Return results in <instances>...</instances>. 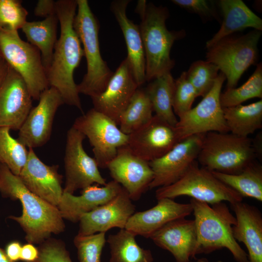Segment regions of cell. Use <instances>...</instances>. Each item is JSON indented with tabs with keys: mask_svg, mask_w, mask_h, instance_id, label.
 <instances>
[{
	"mask_svg": "<svg viewBox=\"0 0 262 262\" xmlns=\"http://www.w3.org/2000/svg\"><path fill=\"white\" fill-rule=\"evenodd\" d=\"M77 9L76 0L56 1V15L61 32L47 76L49 87L59 92L64 104L82 111L77 84L73 77L75 69L84 56L81 42L73 27Z\"/></svg>",
	"mask_w": 262,
	"mask_h": 262,
	"instance_id": "obj_1",
	"label": "cell"
},
{
	"mask_svg": "<svg viewBox=\"0 0 262 262\" xmlns=\"http://www.w3.org/2000/svg\"><path fill=\"white\" fill-rule=\"evenodd\" d=\"M0 192L4 197L20 201L22 215L9 218L20 225L28 243L40 245L52 234L64 231V219L58 207L32 193L18 176L2 164H0Z\"/></svg>",
	"mask_w": 262,
	"mask_h": 262,
	"instance_id": "obj_2",
	"label": "cell"
},
{
	"mask_svg": "<svg viewBox=\"0 0 262 262\" xmlns=\"http://www.w3.org/2000/svg\"><path fill=\"white\" fill-rule=\"evenodd\" d=\"M135 11L140 16L139 25L145 56L146 81L171 72L175 61L170 57L174 42L185 36L183 30L169 31L166 26L169 12L166 7L146 0L138 1Z\"/></svg>",
	"mask_w": 262,
	"mask_h": 262,
	"instance_id": "obj_3",
	"label": "cell"
},
{
	"mask_svg": "<svg viewBox=\"0 0 262 262\" xmlns=\"http://www.w3.org/2000/svg\"><path fill=\"white\" fill-rule=\"evenodd\" d=\"M196 232L195 255L226 248L237 262H249L248 256L234 239L236 218L221 202L210 205L191 198Z\"/></svg>",
	"mask_w": 262,
	"mask_h": 262,
	"instance_id": "obj_4",
	"label": "cell"
},
{
	"mask_svg": "<svg viewBox=\"0 0 262 262\" xmlns=\"http://www.w3.org/2000/svg\"><path fill=\"white\" fill-rule=\"evenodd\" d=\"M77 12L73 27L83 46L87 71L82 82L77 84L79 94L90 97L102 92L113 74L102 59L99 49V25L87 0H76Z\"/></svg>",
	"mask_w": 262,
	"mask_h": 262,
	"instance_id": "obj_5",
	"label": "cell"
},
{
	"mask_svg": "<svg viewBox=\"0 0 262 262\" xmlns=\"http://www.w3.org/2000/svg\"><path fill=\"white\" fill-rule=\"evenodd\" d=\"M257 155L248 137L213 131L205 134L197 159L210 171L236 174L253 162Z\"/></svg>",
	"mask_w": 262,
	"mask_h": 262,
	"instance_id": "obj_6",
	"label": "cell"
},
{
	"mask_svg": "<svg viewBox=\"0 0 262 262\" xmlns=\"http://www.w3.org/2000/svg\"><path fill=\"white\" fill-rule=\"evenodd\" d=\"M0 54L23 79L33 99L38 100L49 87L38 49L23 40L17 31L0 29Z\"/></svg>",
	"mask_w": 262,
	"mask_h": 262,
	"instance_id": "obj_7",
	"label": "cell"
},
{
	"mask_svg": "<svg viewBox=\"0 0 262 262\" xmlns=\"http://www.w3.org/2000/svg\"><path fill=\"white\" fill-rule=\"evenodd\" d=\"M262 31L226 36L207 49L206 61L216 65L226 77L227 88H234L243 73L256 63Z\"/></svg>",
	"mask_w": 262,
	"mask_h": 262,
	"instance_id": "obj_8",
	"label": "cell"
},
{
	"mask_svg": "<svg viewBox=\"0 0 262 262\" xmlns=\"http://www.w3.org/2000/svg\"><path fill=\"white\" fill-rule=\"evenodd\" d=\"M181 196L210 205L224 201L232 205L243 200L239 194L217 179L211 171L199 167L196 161L178 181L158 188L155 192L157 200L173 199Z\"/></svg>",
	"mask_w": 262,
	"mask_h": 262,
	"instance_id": "obj_9",
	"label": "cell"
},
{
	"mask_svg": "<svg viewBox=\"0 0 262 262\" xmlns=\"http://www.w3.org/2000/svg\"><path fill=\"white\" fill-rule=\"evenodd\" d=\"M72 126L87 137L99 167L107 168L118 149L127 144L129 135L115 121L93 108L77 117Z\"/></svg>",
	"mask_w": 262,
	"mask_h": 262,
	"instance_id": "obj_10",
	"label": "cell"
},
{
	"mask_svg": "<svg viewBox=\"0 0 262 262\" xmlns=\"http://www.w3.org/2000/svg\"><path fill=\"white\" fill-rule=\"evenodd\" d=\"M226 80L220 72L211 90L198 104L179 117L175 127L180 141L196 134L229 132L220 100Z\"/></svg>",
	"mask_w": 262,
	"mask_h": 262,
	"instance_id": "obj_11",
	"label": "cell"
},
{
	"mask_svg": "<svg viewBox=\"0 0 262 262\" xmlns=\"http://www.w3.org/2000/svg\"><path fill=\"white\" fill-rule=\"evenodd\" d=\"M85 138L73 126L67 132L64 156L66 183L63 193L73 194L77 190H82L94 183L103 186L107 183L96 161L83 148Z\"/></svg>",
	"mask_w": 262,
	"mask_h": 262,
	"instance_id": "obj_12",
	"label": "cell"
},
{
	"mask_svg": "<svg viewBox=\"0 0 262 262\" xmlns=\"http://www.w3.org/2000/svg\"><path fill=\"white\" fill-rule=\"evenodd\" d=\"M205 134L188 137L164 156L149 162L153 178L149 189L168 186L180 179L197 158Z\"/></svg>",
	"mask_w": 262,
	"mask_h": 262,
	"instance_id": "obj_13",
	"label": "cell"
},
{
	"mask_svg": "<svg viewBox=\"0 0 262 262\" xmlns=\"http://www.w3.org/2000/svg\"><path fill=\"white\" fill-rule=\"evenodd\" d=\"M38 101L18 130L17 139L29 148L42 147L49 140L55 114L64 104L60 94L52 87L42 92Z\"/></svg>",
	"mask_w": 262,
	"mask_h": 262,
	"instance_id": "obj_14",
	"label": "cell"
},
{
	"mask_svg": "<svg viewBox=\"0 0 262 262\" xmlns=\"http://www.w3.org/2000/svg\"><path fill=\"white\" fill-rule=\"evenodd\" d=\"M179 142L175 127L154 115L146 124L129 135L126 146L149 162L165 155Z\"/></svg>",
	"mask_w": 262,
	"mask_h": 262,
	"instance_id": "obj_15",
	"label": "cell"
},
{
	"mask_svg": "<svg viewBox=\"0 0 262 262\" xmlns=\"http://www.w3.org/2000/svg\"><path fill=\"white\" fill-rule=\"evenodd\" d=\"M113 180L128 192L131 200H138L148 189L153 178L149 162L134 154L126 146L107 166Z\"/></svg>",
	"mask_w": 262,
	"mask_h": 262,
	"instance_id": "obj_16",
	"label": "cell"
},
{
	"mask_svg": "<svg viewBox=\"0 0 262 262\" xmlns=\"http://www.w3.org/2000/svg\"><path fill=\"white\" fill-rule=\"evenodd\" d=\"M32 99L23 79L9 66L0 84V127L18 131L32 108Z\"/></svg>",
	"mask_w": 262,
	"mask_h": 262,
	"instance_id": "obj_17",
	"label": "cell"
},
{
	"mask_svg": "<svg viewBox=\"0 0 262 262\" xmlns=\"http://www.w3.org/2000/svg\"><path fill=\"white\" fill-rule=\"evenodd\" d=\"M138 88L126 58L113 73L105 90L91 97L93 108L109 117L118 125L121 114Z\"/></svg>",
	"mask_w": 262,
	"mask_h": 262,
	"instance_id": "obj_18",
	"label": "cell"
},
{
	"mask_svg": "<svg viewBox=\"0 0 262 262\" xmlns=\"http://www.w3.org/2000/svg\"><path fill=\"white\" fill-rule=\"evenodd\" d=\"M135 211V205L122 187L110 201L81 216L78 234L88 235L106 232L114 228L124 229Z\"/></svg>",
	"mask_w": 262,
	"mask_h": 262,
	"instance_id": "obj_19",
	"label": "cell"
},
{
	"mask_svg": "<svg viewBox=\"0 0 262 262\" xmlns=\"http://www.w3.org/2000/svg\"><path fill=\"white\" fill-rule=\"evenodd\" d=\"M58 167L44 164L29 148L27 161L18 177L32 193L57 207L64 192Z\"/></svg>",
	"mask_w": 262,
	"mask_h": 262,
	"instance_id": "obj_20",
	"label": "cell"
},
{
	"mask_svg": "<svg viewBox=\"0 0 262 262\" xmlns=\"http://www.w3.org/2000/svg\"><path fill=\"white\" fill-rule=\"evenodd\" d=\"M191 203H180L173 199L158 200L153 207L134 213L129 219L125 229L136 236L149 238L154 232L174 220L184 218L193 213Z\"/></svg>",
	"mask_w": 262,
	"mask_h": 262,
	"instance_id": "obj_21",
	"label": "cell"
},
{
	"mask_svg": "<svg viewBox=\"0 0 262 262\" xmlns=\"http://www.w3.org/2000/svg\"><path fill=\"white\" fill-rule=\"evenodd\" d=\"M156 245L170 252L177 262H190L195 256L196 232L194 220L185 217L169 222L150 237Z\"/></svg>",
	"mask_w": 262,
	"mask_h": 262,
	"instance_id": "obj_22",
	"label": "cell"
},
{
	"mask_svg": "<svg viewBox=\"0 0 262 262\" xmlns=\"http://www.w3.org/2000/svg\"><path fill=\"white\" fill-rule=\"evenodd\" d=\"M98 185V184H97ZM92 185L82 190L79 196L63 193L57 206L63 219L79 222L81 216L114 198L122 186L113 180L102 187Z\"/></svg>",
	"mask_w": 262,
	"mask_h": 262,
	"instance_id": "obj_23",
	"label": "cell"
},
{
	"mask_svg": "<svg viewBox=\"0 0 262 262\" xmlns=\"http://www.w3.org/2000/svg\"><path fill=\"white\" fill-rule=\"evenodd\" d=\"M236 223L232 233L236 241L242 242L248 252L249 262H262V216L255 206L242 201L231 205Z\"/></svg>",
	"mask_w": 262,
	"mask_h": 262,
	"instance_id": "obj_24",
	"label": "cell"
},
{
	"mask_svg": "<svg viewBox=\"0 0 262 262\" xmlns=\"http://www.w3.org/2000/svg\"><path fill=\"white\" fill-rule=\"evenodd\" d=\"M130 0H115L111 3V10L123 33L127 49V57L134 79L140 86L146 81V63L139 27L130 20L126 9Z\"/></svg>",
	"mask_w": 262,
	"mask_h": 262,
	"instance_id": "obj_25",
	"label": "cell"
},
{
	"mask_svg": "<svg viewBox=\"0 0 262 262\" xmlns=\"http://www.w3.org/2000/svg\"><path fill=\"white\" fill-rule=\"evenodd\" d=\"M222 16L219 30L206 43L208 49L221 39L247 28L262 31V19L242 0H220L218 2Z\"/></svg>",
	"mask_w": 262,
	"mask_h": 262,
	"instance_id": "obj_26",
	"label": "cell"
},
{
	"mask_svg": "<svg viewBox=\"0 0 262 262\" xmlns=\"http://www.w3.org/2000/svg\"><path fill=\"white\" fill-rule=\"evenodd\" d=\"M58 22L55 14L41 21H27L21 28L28 42L40 51L46 73L50 66L57 40Z\"/></svg>",
	"mask_w": 262,
	"mask_h": 262,
	"instance_id": "obj_27",
	"label": "cell"
},
{
	"mask_svg": "<svg viewBox=\"0 0 262 262\" xmlns=\"http://www.w3.org/2000/svg\"><path fill=\"white\" fill-rule=\"evenodd\" d=\"M174 81L171 72H167L151 81L145 90L155 115L175 126L178 119L173 109Z\"/></svg>",
	"mask_w": 262,
	"mask_h": 262,
	"instance_id": "obj_28",
	"label": "cell"
},
{
	"mask_svg": "<svg viewBox=\"0 0 262 262\" xmlns=\"http://www.w3.org/2000/svg\"><path fill=\"white\" fill-rule=\"evenodd\" d=\"M229 131L241 137H248L262 127V100L248 105L223 108Z\"/></svg>",
	"mask_w": 262,
	"mask_h": 262,
	"instance_id": "obj_29",
	"label": "cell"
},
{
	"mask_svg": "<svg viewBox=\"0 0 262 262\" xmlns=\"http://www.w3.org/2000/svg\"><path fill=\"white\" fill-rule=\"evenodd\" d=\"M211 172L217 179L242 197L262 201V166L255 161L236 174Z\"/></svg>",
	"mask_w": 262,
	"mask_h": 262,
	"instance_id": "obj_30",
	"label": "cell"
},
{
	"mask_svg": "<svg viewBox=\"0 0 262 262\" xmlns=\"http://www.w3.org/2000/svg\"><path fill=\"white\" fill-rule=\"evenodd\" d=\"M135 237L125 229L109 235L107 242L110 248V262H153L151 251L140 247Z\"/></svg>",
	"mask_w": 262,
	"mask_h": 262,
	"instance_id": "obj_31",
	"label": "cell"
},
{
	"mask_svg": "<svg viewBox=\"0 0 262 262\" xmlns=\"http://www.w3.org/2000/svg\"><path fill=\"white\" fill-rule=\"evenodd\" d=\"M153 112L145 89L138 88L119 116L120 130L127 135L132 133L150 120Z\"/></svg>",
	"mask_w": 262,
	"mask_h": 262,
	"instance_id": "obj_32",
	"label": "cell"
},
{
	"mask_svg": "<svg viewBox=\"0 0 262 262\" xmlns=\"http://www.w3.org/2000/svg\"><path fill=\"white\" fill-rule=\"evenodd\" d=\"M10 130L7 127H0V164L18 176L27 161L29 150L11 136Z\"/></svg>",
	"mask_w": 262,
	"mask_h": 262,
	"instance_id": "obj_33",
	"label": "cell"
},
{
	"mask_svg": "<svg viewBox=\"0 0 262 262\" xmlns=\"http://www.w3.org/2000/svg\"><path fill=\"white\" fill-rule=\"evenodd\" d=\"M262 98V65L260 63L253 73L239 87L227 88L221 93L220 100L223 108L241 104L252 98Z\"/></svg>",
	"mask_w": 262,
	"mask_h": 262,
	"instance_id": "obj_34",
	"label": "cell"
},
{
	"mask_svg": "<svg viewBox=\"0 0 262 262\" xmlns=\"http://www.w3.org/2000/svg\"><path fill=\"white\" fill-rule=\"evenodd\" d=\"M219 69L214 64L207 61L198 60L191 65L185 72L188 80L196 89L198 97H203L211 90Z\"/></svg>",
	"mask_w": 262,
	"mask_h": 262,
	"instance_id": "obj_35",
	"label": "cell"
},
{
	"mask_svg": "<svg viewBox=\"0 0 262 262\" xmlns=\"http://www.w3.org/2000/svg\"><path fill=\"white\" fill-rule=\"evenodd\" d=\"M106 232L91 235L77 234L74 243L77 249L80 262H101L103 248L106 243Z\"/></svg>",
	"mask_w": 262,
	"mask_h": 262,
	"instance_id": "obj_36",
	"label": "cell"
},
{
	"mask_svg": "<svg viewBox=\"0 0 262 262\" xmlns=\"http://www.w3.org/2000/svg\"><path fill=\"white\" fill-rule=\"evenodd\" d=\"M198 97L197 92L188 80L185 71L174 81L173 96V109L179 117L189 111L196 98Z\"/></svg>",
	"mask_w": 262,
	"mask_h": 262,
	"instance_id": "obj_37",
	"label": "cell"
},
{
	"mask_svg": "<svg viewBox=\"0 0 262 262\" xmlns=\"http://www.w3.org/2000/svg\"><path fill=\"white\" fill-rule=\"evenodd\" d=\"M28 13L19 0H0V29L17 31L27 22Z\"/></svg>",
	"mask_w": 262,
	"mask_h": 262,
	"instance_id": "obj_38",
	"label": "cell"
},
{
	"mask_svg": "<svg viewBox=\"0 0 262 262\" xmlns=\"http://www.w3.org/2000/svg\"><path fill=\"white\" fill-rule=\"evenodd\" d=\"M38 258L33 262H73L64 243L49 238L38 247Z\"/></svg>",
	"mask_w": 262,
	"mask_h": 262,
	"instance_id": "obj_39",
	"label": "cell"
},
{
	"mask_svg": "<svg viewBox=\"0 0 262 262\" xmlns=\"http://www.w3.org/2000/svg\"><path fill=\"white\" fill-rule=\"evenodd\" d=\"M171 1L181 8L196 14L203 18L220 20L213 1L206 0H172Z\"/></svg>",
	"mask_w": 262,
	"mask_h": 262,
	"instance_id": "obj_40",
	"label": "cell"
},
{
	"mask_svg": "<svg viewBox=\"0 0 262 262\" xmlns=\"http://www.w3.org/2000/svg\"><path fill=\"white\" fill-rule=\"evenodd\" d=\"M34 15L38 16L47 17L56 14V1L39 0L34 10Z\"/></svg>",
	"mask_w": 262,
	"mask_h": 262,
	"instance_id": "obj_41",
	"label": "cell"
},
{
	"mask_svg": "<svg viewBox=\"0 0 262 262\" xmlns=\"http://www.w3.org/2000/svg\"><path fill=\"white\" fill-rule=\"evenodd\" d=\"M38 248L33 244L28 243L22 246L20 260L25 262H33L38 257Z\"/></svg>",
	"mask_w": 262,
	"mask_h": 262,
	"instance_id": "obj_42",
	"label": "cell"
},
{
	"mask_svg": "<svg viewBox=\"0 0 262 262\" xmlns=\"http://www.w3.org/2000/svg\"><path fill=\"white\" fill-rule=\"evenodd\" d=\"M22 246L19 242L14 241L6 245L4 251L11 261L16 262L20 259Z\"/></svg>",
	"mask_w": 262,
	"mask_h": 262,
	"instance_id": "obj_43",
	"label": "cell"
},
{
	"mask_svg": "<svg viewBox=\"0 0 262 262\" xmlns=\"http://www.w3.org/2000/svg\"><path fill=\"white\" fill-rule=\"evenodd\" d=\"M9 65L0 54V84L5 77Z\"/></svg>",
	"mask_w": 262,
	"mask_h": 262,
	"instance_id": "obj_44",
	"label": "cell"
},
{
	"mask_svg": "<svg viewBox=\"0 0 262 262\" xmlns=\"http://www.w3.org/2000/svg\"><path fill=\"white\" fill-rule=\"evenodd\" d=\"M0 262H14L7 256L5 251L0 247Z\"/></svg>",
	"mask_w": 262,
	"mask_h": 262,
	"instance_id": "obj_45",
	"label": "cell"
},
{
	"mask_svg": "<svg viewBox=\"0 0 262 262\" xmlns=\"http://www.w3.org/2000/svg\"><path fill=\"white\" fill-rule=\"evenodd\" d=\"M197 262H210L207 259L203 258L197 260Z\"/></svg>",
	"mask_w": 262,
	"mask_h": 262,
	"instance_id": "obj_46",
	"label": "cell"
}]
</instances>
